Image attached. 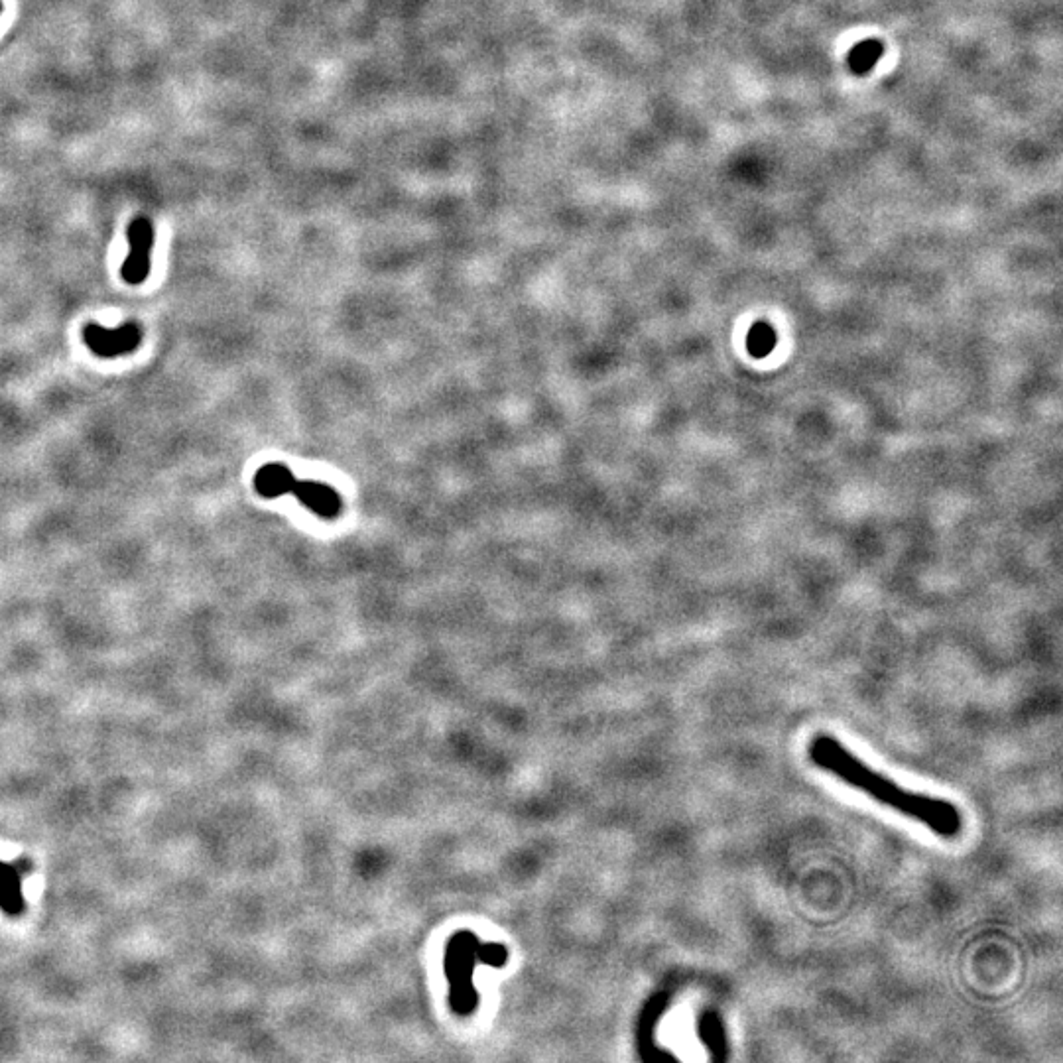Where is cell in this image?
Masks as SVG:
<instances>
[{
    "instance_id": "obj_3",
    "label": "cell",
    "mask_w": 1063,
    "mask_h": 1063,
    "mask_svg": "<svg viewBox=\"0 0 1063 1063\" xmlns=\"http://www.w3.org/2000/svg\"><path fill=\"white\" fill-rule=\"evenodd\" d=\"M128 254L121 268V276L126 284L138 286L146 282L152 268V251H154V225L148 217H136L126 231Z\"/></svg>"
},
{
    "instance_id": "obj_6",
    "label": "cell",
    "mask_w": 1063,
    "mask_h": 1063,
    "mask_svg": "<svg viewBox=\"0 0 1063 1063\" xmlns=\"http://www.w3.org/2000/svg\"><path fill=\"white\" fill-rule=\"evenodd\" d=\"M0 12H2V2H0Z\"/></svg>"
},
{
    "instance_id": "obj_2",
    "label": "cell",
    "mask_w": 1063,
    "mask_h": 1063,
    "mask_svg": "<svg viewBox=\"0 0 1063 1063\" xmlns=\"http://www.w3.org/2000/svg\"><path fill=\"white\" fill-rule=\"evenodd\" d=\"M83 343L101 359H117L136 351L142 343V329L136 321H126L121 327L107 329L95 321L83 327Z\"/></svg>"
},
{
    "instance_id": "obj_1",
    "label": "cell",
    "mask_w": 1063,
    "mask_h": 1063,
    "mask_svg": "<svg viewBox=\"0 0 1063 1063\" xmlns=\"http://www.w3.org/2000/svg\"><path fill=\"white\" fill-rule=\"evenodd\" d=\"M808 756L813 766L865 792L878 804L926 825L939 837L951 839L961 831L963 819L957 806H953L951 802L939 800V798L900 788L896 782H892L888 776L873 770L867 762L857 758L853 752L833 737H827V735L815 737L808 747Z\"/></svg>"
},
{
    "instance_id": "obj_5",
    "label": "cell",
    "mask_w": 1063,
    "mask_h": 1063,
    "mask_svg": "<svg viewBox=\"0 0 1063 1063\" xmlns=\"http://www.w3.org/2000/svg\"><path fill=\"white\" fill-rule=\"evenodd\" d=\"M294 473L282 463H266L254 475V489L264 499H276L282 495H292L296 485Z\"/></svg>"
},
{
    "instance_id": "obj_4",
    "label": "cell",
    "mask_w": 1063,
    "mask_h": 1063,
    "mask_svg": "<svg viewBox=\"0 0 1063 1063\" xmlns=\"http://www.w3.org/2000/svg\"><path fill=\"white\" fill-rule=\"evenodd\" d=\"M292 495L302 502L306 508H310L317 516L323 518H335L341 512V499L339 495L317 481H296Z\"/></svg>"
}]
</instances>
